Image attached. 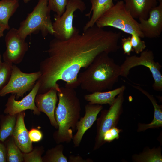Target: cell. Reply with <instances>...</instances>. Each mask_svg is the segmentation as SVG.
<instances>
[{
    "instance_id": "cell-1",
    "label": "cell",
    "mask_w": 162,
    "mask_h": 162,
    "mask_svg": "<svg viewBox=\"0 0 162 162\" xmlns=\"http://www.w3.org/2000/svg\"><path fill=\"white\" fill-rule=\"evenodd\" d=\"M121 35L120 32L95 25L67 40H52L45 51L48 56L40 63L38 94L51 89L59 92L60 80L65 82V87L76 88L79 86L77 78L80 70L87 68L101 53L117 51Z\"/></svg>"
},
{
    "instance_id": "cell-2",
    "label": "cell",
    "mask_w": 162,
    "mask_h": 162,
    "mask_svg": "<svg viewBox=\"0 0 162 162\" xmlns=\"http://www.w3.org/2000/svg\"><path fill=\"white\" fill-rule=\"evenodd\" d=\"M108 53L98 55L85 70L80 73L77 80L81 88L91 93L111 89L120 76V66Z\"/></svg>"
},
{
    "instance_id": "cell-3",
    "label": "cell",
    "mask_w": 162,
    "mask_h": 162,
    "mask_svg": "<svg viewBox=\"0 0 162 162\" xmlns=\"http://www.w3.org/2000/svg\"><path fill=\"white\" fill-rule=\"evenodd\" d=\"M60 89L57 92L58 102L55 113L58 128L53 134L57 144L68 143L73 140L81 111L80 101L75 89L65 86Z\"/></svg>"
},
{
    "instance_id": "cell-4",
    "label": "cell",
    "mask_w": 162,
    "mask_h": 162,
    "mask_svg": "<svg viewBox=\"0 0 162 162\" xmlns=\"http://www.w3.org/2000/svg\"><path fill=\"white\" fill-rule=\"evenodd\" d=\"M51 11L48 0H39L33 10L20 23L17 29L20 36L26 39L27 36L39 32L44 38L49 34L53 35Z\"/></svg>"
},
{
    "instance_id": "cell-5",
    "label": "cell",
    "mask_w": 162,
    "mask_h": 162,
    "mask_svg": "<svg viewBox=\"0 0 162 162\" xmlns=\"http://www.w3.org/2000/svg\"><path fill=\"white\" fill-rule=\"evenodd\" d=\"M95 25L101 28L110 26L131 35L136 34L141 38L144 37L139 27V22L126 9L123 1H118L96 21Z\"/></svg>"
},
{
    "instance_id": "cell-6",
    "label": "cell",
    "mask_w": 162,
    "mask_h": 162,
    "mask_svg": "<svg viewBox=\"0 0 162 162\" xmlns=\"http://www.w3.org/2000/svg\"><path fill=\"white\" fill-rule=\"evenodd\" d=\"M145 66L149 70L154 80L152 87L158 91H162V75L161 72V65L154 60L153 52L150 50H144L140 56L136 55L127 56L120 66V76L126 77L130 70L137 66Z\"/></svg>"
},
{
    "instance_id": "cell-7",
    "label": "cell",
    "mask_w": 162,
    "mask_h": 162,
    "mask_svg": "<svg viewBox=\"0 0 162 162\" xmlns=\"http://www.w3.org/2000/svg\"><path fill=\"white\" fill-rule=\"evenodd\" d=\"M86 9L85 3L82 0H68L65 11L60 16L54 15L52 27L55 38L65 40L79 33V30L73 26L75 12L79 10L83 12Z\"/></svg>"
},
{
    "instance_id": "cell-8",
    "label": "cell",
    "mask_w": 162,
    "mask_h": 162,
    "mask_svg": "<svg viewBox=\"0 0 162 162\" xmlns=\"http://www.w3.org/2000/svg\"><path fill=\"white\" fill-rule=\"evenodd\" d=\"M40 75L39 71L29 73H24L13 64L9 80L0 91V96L11 93L15 95L16 99H18L32 89Z\"/></svg>"
},
{
    "instance_id": "cell-9",
    "label": "cell",
    "mask_w": 162,
    "mask_h": 162,
    "mask_svg": "<svg viewBox=\"0 0 162 162\" xmlns=\"http://www.w3.org/2000/svg\"><path fill=\"white\" fill-rule=\"evenodd\" d=\"M124 93L122 92L118 95L108 110L102 111L100 116L97 119L94 150L99 149L105 143L103 139L104 133L110 128L116 127L122 111Z\"/></svg>"
},
{
    "instance_id": "cell-10",
    "label": "cell",
    "mask_w": 162,
    "mask_h": 162,
    "mask_svg": "<svg viewBox=\"0 0 162 162\" xmlns=\"http://www.w3.org/2000/svg\"><path fill=\"white\" fill-rule=\"evenodd\" d=\"M7 33L5 38L6 49L2 56L4 62L18 64L22 61L28 49L26 39L19 35L17 29L12 28Z\"/></svg>"
},
{
    "instance_id": "cell-11",
    "label": "cell",
    "mask_w": 162,
    "mask_h": 162,
    "mask_svg": "<svg viewBox=\"0 0 162 162\" xmlns=\"http://www.w3.org/2000/svg\"><path fill=\"white\" fill-rule=\"evenodd\" d=\"M39 86V83L37 81L28 94L19 101L16 99L14 94H11L5 104L4 113L15 115L29 109L33 111L34 114L40 115V112L38 110L35 102V98L38 94Z\"/></svg>"
},
{
    "instance_id": "cell-12",
    "label": "cell",
    "mask_w": 162,
    "mask_h": 162,
    "mask_svg": "<svg viewBox=\"0 0 162 162\" xmlns=\"http://www.w3.org/2000/svg\"><path fill=\"white\" fill-rule=\"evenodd\" d=\"M139 20V28L144 37H159L162 31V2L151 10L147 19Z\"/></svg>"
},
{
    "instance_id": "cell-13",
    "label": "cell",
    "mask_w": 162,
    "mask_h": 162,
    "mask_svg": "<svg viewBox=\"0 0 162 162\" xmlns=\"http://www.w3.org/2000/svg\"><path fill=\"white\" fill-rule=\"evenodd\" d=\"M103 108L102 105L100 104L88 103L86 105L85 114L80 118L76 124L77 132L73 139L74 147L80 146L84 134L96 120L98 114Z\"/></svg>"
},
{
    "instance_id": "cell-14",
    "label": "cell",
    "mask_w": 162,
    "mask_h": 162,
    "mask_svg": "<svg viewBox=\"0 0 162 162\" xmlns=\"http://www.w3.org/2000/svg\"><path fill=\"white\" fill-rule=\"evenodd\" d=\"M57 91L51 89L44 93L37 94L35 102L38 110L45 113L48 117L51 124L58 129V125L55 117V110L58 100Z\"/></svg>"
},
{
    "instance_id": "cell-15",
    "label": "cell",
    "mask_w": 162,
    "mask_h": 162,
    "mask_svg": "<svg viewBox=\"0 0 162 162\" xmlns=\"http://www.w3.org/2000/svg\"><path fill=\"white\" fill-rule=\"evenodd\" d=\"M25 111L16 115L15 125L12 135L14 142L23 153H27L33 150L32 142L28 135V131L24 123Z\"/></svg>"
},
{
    "instance_id": "cell-16",
    "label": "cell",
    "mask_w": 162,
    "mask_h": 162,
    "mask_svg": "<svg viewBox=\"0 0 162 162\" xmlns=\"http://www.w3.org/2000/svg\"><path fill=\"white\" fill-rule=\"evenodd\" d=\"M126 9L134 19L146 20L149 12L157 5V0H124Z\"/></svg>"
},
{
    "instance_id": "cell-17",
    "label": "cell",
    "mask_w": 162,
    "mask_h": 162,
    "mask_svg": "<svg viewBox=\"0 0 162 162\" xmlns=\"http://www.w3.org/2000/svg\"><path fill=\"white\" fill-rule=\"evenodd\" d=\"M142 93L146 96L152 102L154 108V117L151 122L148 124L139 123L137 131H144L149 128H159L162 127V106L159 105L155 98L141 87L138 86H132Z\"/></svg>"
},
{
    "instance_id": "cell-18",
    "label": "cell",
    "mask_w": 162,
    "mask_h": 162,
    "mask_svg": "<svg viewBox=\"0 0 162 162\" xmlns=\"http://www.w3.org/2000/svg\"><path fill=\"white\" fill-rule=\"evenodd\" d=\"M126 89L124 86L109 91L97 92L84 95L85 99L91 104L103 105L108 104L110 106L114 102L116 98L119 94L124 92Z\"/></svg>"
},
{
    "instance_id": "cell-19",
    "label": "cell",
    "mask_w": 162,
    "mask_h": 162,
    "mask_svg": "<svg viewBox=\"0 0 162 162\" xmlns=\"http://www.w3.org/2000/svg\"><path fill=\"white\" fill-rule=\"evenodd\" d=\"M90 1L92 7L89 12L86 14L85 16L90 18L92 12V14L90 20L84 26L83 31L95 25L100 17L115 4L113 0H90Z\"/></svg>"
},
{
    "instance_id": "cell-20",
    "label": "cell",
    "mask_w": 162,
    "mask_h": 162,
    "mask_svg": "<svg viewBox=\"0 0 162 162\" xmlns=\"http://www.w3.org/2000/svg\"><path fill=\"white\" fill-rule=\"evenodd\" d=\"M20 6L18 0H0V24L10 29L9 21Z\"/></svg>"
},
{
    "instance_id": "cell-21",
    "label": "cell",
    "mask_w": 162,
    "mask_h": 162,
    "mask_svg": "<svg viewBox=\"0 0 162 162\" xmlns=\"http://www.w3.org/2000/svg\"><path fill=\"white\" fill-rule=\"evenodd\" d=\"M16 115L6 114L0 117V142H4L12 136L16 122Z\"/></svg>"
},
{
    "instance_id": "cell-22",
    "label": "cell",
    "mask_w": 162,
    "mask_h": 162,
    "mask_svg": "<svg viewBox=\"0 0 162 162\" xmlns=\"http://www.w3.org/2000/svg\"><path fill=\"white\" fill-rule=\"evenodd\" d=\"M132 159L136 162H162L161 148H147L141 153L134 154Z\"/></svg>"
},
{
    "instance_id": "cell-23",
    "label": "cell",
    "mask_w": 162,
    "mask_h": 162,
    "mask_svg": "<svg viewBox=\"0 0 162 162\" xmlns=\"http://www.w3.org/2000/svg\"><path fill=\"white\" fill-rule=\"evenodd\" d=\"M5 142L6 148L7 162H22L24 161L23 153L16 144L12 136L7 139Z\"/></svg>"
},
{
    "instance_id": "cell-24",
    "label": "cell",
    "mask_w": 162,
    "mask_h": 162,
    "mask_svg": "<svg viewBox=\"0 0 162 162\" xmlns=\"http://www.w3.org/2000/svg\"><path fill=\"white\" fill-rule=\"evenodd\" d=\"M64 149L63 145L59 143L55 147L48 150L42 157L43 162H68L67 158L63 153Z\"/></svg>"
},
{
    "instance_id": "cell-25",
    "label": "cell",
    "mask_w": 162,
    "mask_h": 162,
    "mask_svg": "<svg viewBox=\"0 0 162 162\" xmlns=\"http://www.w3.org/2000/svg\"><path fill=\"white\" fill-rule=\"evenodd\" d=\"M13 64L2 62L0 68V91L8 83L11 75Z\"/></svg>"
},
{
    "instance_id": "cell-26",
    "label": "cell",
    "mask_w": 162,
    "mask_h": 162,
    "mask_svg": "<svg viewBox=\"0 0 162 162\" xmlns=\"http://www.w3.org/2000/svg\"><path fill=\"white\" fill-rule=\"evenodd\" d=\"M44 151L42 146L38 147L27 153H23L24 161L43 162L42 155Z\"/></svg>"
},
{
    "instance_id": "cell-27",
    "label": "cell",
    "mask_w": 162,
    "mask_h": 162,
    "mask_svg": "<svg viewBox=\"0 0 162 162\" xmlns=\"http://www.w3.org/2000/svg\"><path fill=\"white\" fill-rule=\"evenodd\" d=\"M68 0H48V6L51 10L58 16L64 12Z\"/></svg>"
},
{
    "instance_id": "cell-28",
    "label": "cell",
    "mask_w": 162,
    "mask_h": 162,
    "mask_svg": "<svg viewBox=\"0 0 162 162\" xmlns=\"http://www.w3.org/2000/svg\"><path fill=\"white\" fill-rule=\"evenodd\" d=\"M131 35V41L134 51L137 54L141 53L146 47L145 41L142 40L141 38L137 34Z\"/></svg>"
},
{
    "instance_id": "cell-29",
    "label": "cell",
    "mask_w": 162,
    "mask_h": 162,
    "mask_svg": "<svg viewBox=\"0 0 162 162\" xmlns=\"http://www.w3.org/2000/svg\"><path fill=\"white\" fill-rule=\"evenodd\" d=\"M122 129L116 127H113L107 131L103 135V140L106 142H110L115 139L119 138V133L121 132Z\"/></svg>"
},
{
    "instance_id": "cell-30",
    "label": "cell",
    "mask_w": 162,
    "mask_h": 162,
    "mask_svg": "<svg viewBox=\"0 0 162 162\" xmlns=\"http://www.w3.org/2000/svg\"><path fill=\"white\" fill-rule=\"evenodd\" d=\"M121 42L124 54L130 56L131 52H134L131 41V36L122 38Z\"/></svg>"
},
{
    "instance_id": "cell-31",
    "label": "cell",
    "mask_w": 162,
    "mask_h": 162,
    "mask_svg": "<svg viewBox=\"0 0 162 162\" xmlns=\"http://www.w3.org/2000/svg\"><path fill=\"white\" fill-rule=\"evenodd\" d=\"M28 135L30 140L33 142H39L43 137L41 131L35 128H33L28 131Z\"/></svg>"
},
{
    "instance_id": "cell-32",
    "label": "cell",
    "mask_w": 162,
    "mask_h": 162,
    "mask_svg": "<svg viewBox=\"0 0 162 162\" xmlns=\"http://www.w3.org/2000/svg\"><path fill=\"white\" fill-rule=\"evenodd\" d=\"M68 161L69 162H91L93 160L90 159H85L79 155H71L69 156Z\"/></svg>"
},
{
    "instance_id": "cell-33",
    "label": "cell",
    "mask_w": 162,
    "mask_h": 162,
    "mask_svg": "<svg viewBox=\"0 0 162 162\" xmlns=\"http://www.w3.org/2000/svg\"><path fill=\"white\" fill-rule=\"evenodd\" d=\"M7 155L6 146L0 142V162H7Z\"/></svg>"
},
{
    "instance_id": "cell-34",
    "label": "cell",
    "mask_w": 162,
    "mask_h": 162,
    "mask_svg": "<svg viewBox=\"0 0 162 162\" xmlns=\"http://www.w3.org/2000/svg\"><path fill=\"white\" fill-rule=\"evenodd\" d=\"M6 30H7L6 28L0 24V37L3 36L4 32Z\"/></svg>"
},
{
    "instance_id": "cell-35",
    "label": "cell",
    "mask_w": 162,
    "mask_h": 162,
    "mask_svg": "<svg viewBox=\"0 0 162 162\" xmlns=\"http://www.w3.org/2000/svg\"><path fill=\"white\" fill-rule=\"evenodd\" d=\"M2 56L0 53V68L2 64Z\"/></svg>"
},
{
    "instance_id": "cell-36",
    "label": "cell",
    "mask_w": 162,
    "mask_h": 162,
    "mask_svg": "<svg viewBox=\"0 0 162 162\" xmlns=\"http://www.w3.org/2000/svg\"><path fill=\"white\" fill-rule=\"evenodd\" d=\"M23 2L25 4H27L30 2L31 0H23Z\"/></svg>"
},
{
    "instance_id": "cell-37",
    "label": "cell",
    "mask_w": 162,
    "mask_h": 162,
    "mask_svg": "<svg viewBox=\"0 0 162 162\" xmlns=\"http://www.w3.org/2000/svg\"><path fill=\"white\" fill-rule=\"evenodd\" d=\"M157 1L159 2V3L162 2V0H157Z\"/></svg>"
}]
</instances>
